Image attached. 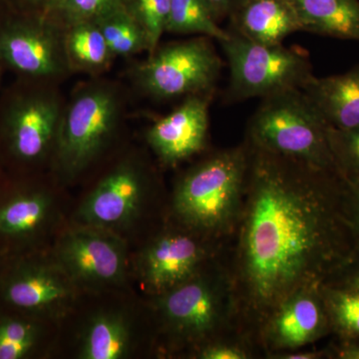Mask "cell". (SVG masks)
<instances>
[{"mask_svg": "<svg viewBox=\"0 0 359 359\" xmlns=\"http://www.w3.org/2000/svg\"><path fill=\"white\" fill-rule=\"evenodd\" d=\"M249 147L244 199L231 233L237 241L228 266L241 334L256 341L285 299L327 283L353 261L359 242L348 187L339 173Z\"/></svg>", "mask_w": 359, "mask_h": 359, "instance_id": "1", "label": "cell"}, {"mask_svg": "<svg viewBox=\"0 0 359 359\" xmlns=\"http://www.w3.org/2000/svg\"><path fill=\"white\" fill-rule=\"evenodd\" d=\"M249 164L250 147L245 142L192 168L175 191L179 221L212 240L231 237L242 209Z\"/></svg>", "mask_w": 359, "mask_h": 359, "instance_id": "2", "label": "cell"}, {"mask_svg": "<svg viewBox=\"0 0 359 359\" xmlns=\"http://www.w3.org/2000/svg\"><path fill=\"white\" fill-rule=\"evenodd\" d=\"M157 306L170 332L183 341L205 344L230 332L241 334L235 283L224 262L209 269L205 264L186 282L160 294Z\"/></svg>", "mask_w": 359, "mask_h": 359, "instance_id": "3", "label": "cell"}, {"mask_svg": "<svg viewBox=\"0 0 359 359\" xmlns=\"http://www.w3.org/2000/svg\"><path fill=\"white\" fill-rule=\"evenodd\" d=\"M248 126L250 145L318 169L339 173L327 125L302 89L262 99Z\"/></svg>", "mask_w": 359, "mask_h": 359, "instance_id": "4", "label": "cell"}, {"mask_svg": "<svg viewBox=\"0 0 359 359\" xmlns=\"http://www.w3.org/2000/svg\"><path fill=\"white\" fill-rule=\"evenodd\" d=\"M229 32L230 36L219 42L230 67L229 100L263 99L302 89L314 76L309 55L302 49L259 44Z\"/></svg>", "mask_w": 359, "mask_h": 359, "instance_id": "5", "label": "cell"}, {"mask_svg": "<svg viewBox=\"0 0 359 359\" xmlns=\"http://www.w3.org/2000/svg\"><path fill=\"white\" fill-rule=\"evenodd\" d=\"M120 107L114 89L95 84L80 90L62 110L55 146L65 173H79L103 150L117 126Z\"/></svg>", "mask_w": 359, "mask_h": 359, "instance_id": "6", "label": "cell"}, {"mask_svg": "<svg viewBox=\"0 0 359 359\" xmlns=\"http://www.w3.org/2000/svg\"><path fill=\"white\" fill-rule=\"evenodd\" d=\"M207 36L156 48L135 72L137 84L161 99L212 93L222 61Z\"/></svg>", "mask_w": 359, "mask_h": 359, "instance_id": "7", "label": "cell"}, {"mask_svg": "<svg viewBox=\"0 0 359 359\" xmlns=\"http://www.w3.org/2000/svg\"><path fill=\"white\" fill-rule=\"evenodd\" d=\"M330 334L332 327L320 285L302 289L285 299L264 323L256 341L271 356L301 349Z\"/></svg>", "mask_w": 359, "mask_h": 359, "instance_id": "8", "label": "cell"}, {"mask_svg": "<svg viewBox=\"0 0 359 359\" xmlns=\"http://www.w3.org/2000/svg\"><path fill=\"white\" fill-rule=\"evenodd\" d=\"M212 240L196 231H170L144 252L141 273L146 285L160 295L181 285L204 268L216 252Z\"/></svg>", "mask_w": 359, "mask_h": 359, "instance_id": "9", "label": "cell"}, {"mask_svg": "<svg viewBox=\"0 0 359 359\" xmlns=\"http://www.w3.org/2000/svg\"><path fill=\"white\" fill-rule=\"evenodd\" d=\"M0 59L39 79L57 77L68 66L63 37L41 23H13L0 30Z\"/></svg>", "mask_w": 359, "mask_h": 359, "instance_id": "10", "label": "cell"}, {"mask_svg": "<svg viewBox=\"0 0 359 359\" xmlns=\"http://www.w3.org/2000/svg\"><path fill=\"white\" fill-rule=\"evenodd\" d=\"M211 98L212 93L186 97L177 109L149 129V144L164 164H178L204 149Z\"/></svg>", "mask_w": 359, "mask_h": 359, "instance_id": "11", "label": "cell"}, {"mask_svg": "<svg viewBox=\"0 0 359 359\" xmlns=\"http://www.w3.org/2000/svg\"><path fill=\"white\" fill-rule=\"evenodd\" d=\"M62 110L53 94L33 93L18 99L6 118L7 141L13 154L25 162L46 154L55 143Z\"/></svg>", "mask_w": 359, "mask_h": 359, "instance_id": "12", "label": "cell"}, {"mask_svg": "<svg viewBox=\"0 0 359 359\" xmlns=\"http://www.w3.org/2000/svg\"><path fill=\"white\" fill-rule=\"evenodd\" d=\"M63 266L86 283L117 282L124 271V252L115 238L92 231L71 233L59 250Z\"/></svg>", "mask_w": 359, "mask_h": 359, "instance_id": "13", "label": "cell"}, {"mask_svg": "<svg viewBox=\"0 0 359 359\" xmlns=\"http://www.w3.org/2000/svg\"><path fill=\"white\" fill-rule=\"evenodd\" d=\"M143 193L141 172L132 165H121L90 194L80 210V216L85 223L93 226L126 224L138 212Z\"/></svg>", "mask_w": 359, "mask_h": 359, "instance_id": "14", "label": "cell"}, {"mask_svg": "<svg viewBox=\"0 0 359 359\" xmlns=\"http://www.w3.org/2000/svg\"><path fill=\"white\" fill-rule=\"evenodd\" d=\"M67 285L52 269L21 262L0 280V295L9 308L20 313H39L65 301Z\"/></svg>", "mask_w": 359, "mask_h": 359, "instance_id": "15", "label": "cell"}, {"mask_svg": "<svg viewBox=\"0 0 359 359\" xmlns=\"http://www.w3.org/2000/svg\"><path fill=\"white\" fill-rule=\"evenodd\" d=\"M230 18L231 32L259 44H283L292 33L302 32L290 0H243Z\"/></svg>", "mask_w": 359, "mask_h": 359, "instance_id": "16", "label": "cell"}, {"mask_svg": "<svg viewBox=\"0 0 359 359\" xmlns=\"http://www.w3.org/2000/svg\"><path fill=\"white\" fill-rule=\"evenodd\" d=\"M302 90L330 128L359 126V65L341 74L313 76Z\"/></svg>", "mask_w": 359, "mask_h": 359, "instance_id": "17", "label": "cell"}, {"mask_svg": "<svg viewBox=\"0 0 359 359\" xmlns=\"http://www.w3.org/2000/svg\"><path fill=\"white\" fill-rule=\"evenodd\" d=\"M302 32L359 41V0H290Z\"/></svg>", "mask_w": 359, "mask_h": 359, "instance_id": "18", "label": "cell"}, {"mask_svg": "<svg viewBox=\"0 0 359 359\" xmlns=\"http://www.w3.org/2000/svg\"><path fill=\"white\" fill-rule=\"evenodd\" d=\"M48 198L39 192L11 194L0 201V238L21 241L43 224L49 211Z\"/></svg>", "mask_w": 359, "mask_h": 359, "instance_id": "19", "label": "cell"}, {"mask_svg": "<svg viewBox=\"0 0 359 359\" xmlns=\"http://www.w3.org/2000/svg\"><path fill=\"white\" fill-rule=\"evenodd\" d=\"M68 66L85 71L103 69L114 57L94 21L69 25L63 37Z\"/></svg>", "mask_w": 359, "mask_h": 359, "instance_id": "20", "label": "cell"}, {"mask_svg": "<svg viewBox=\"0 0 359 359\" xmlns=\"http://www.w3.org/2000/svg\"><path fill=\"white\" fill-rule=\"evenodd\" d=\"M94 22L102 32L114 57L148 51L145 33L124 2L97 18Z\"/></svg>", "mask_w": 359, "mask_h": 359, "instance_id": "21", "label": "cell"}, {"mask_svg": "<svg viewBox=\"0 0 359 359\" xmlns=\"http://www.w3.org/2000/svg\"><path fill=\"white\" fill-rule=\"evenodd\" d=\"M129 348V330L120 316L104 314L91 321L82 346L85 359H119Z\"/></svg>", "mask_w": 359, "mask_h": 359, "instance_id": "22", "label": "cell"}, {"mask_svg": "<svg viewBox=\"0 0 359 359\" xmlns=\"http://www.w3.org/2000/svg\"><path fill=\"white\" fill-rule=\"evenodd\" d=\"M166 32L198 34L219 42L230 36L229 30L219 27L205 0H171Z\"/></svg>", "mask_w": 359, "mask_h": 359, "instance_id": "23", "label": "cell"}, {"mask_svg": "<svg viewBox=\"0 0 359 359\" xmlns=\"http://www.w3.org/2000/svg\"><path fill=\"white\" fill-rule=\"evenodd\" d=\"M320 292L332 334L340 340L359 339V290L323 283Z\"/></svg>", "mask_w": 359, "mask_h": 359, "instance_id": "24", "label": "cell"}, {"mask_svg": "<svg viewBox=\"0 0 359 359\" xmlns=\"http://www.w3.org/2000/svg\"><path fill=\"white\" fill-rule=\"evenodd\" d=\"M39 330L32 321L15 316L0 318V359H22L36 346Z\"/></svg>", "mask_w": 359, "mask_h": 359, "instance_id": "25", "label": "cell"}, {"mask_svg": "<svg viewBox=\"0 0 359 359\" xmlns=\"http://www.w3.org/2000/svg\"><path fill=\"white\" fill-rule=\"evenodd\" d=\"M327 140L335 167L341 178L351 183L359 178V126L337 130L327 127Z\"/></svg>", "mask_w": 359, "mask_h": 359, "instance_id": "26", "label": "cell"}, {"mask_svg": "<svg viewBox=\"0 0 359 359\" xmlns=\"http://www.w3.org/2000/svg\"><path fill=\"white\" fill-rule=\"evenodd\" d=\"M171 0H131L128 6L145 33L150 54L159 46L163 33L166 32Z\"/></svg>", "mask_w": 359, "mask_h": 359, "instance_id": "27", "label": "cell"}, {"mask_svg": "<svg viewBox=\"0 0 359 359\" xmlns=\"http://www.w3.org/2000/svg\"><path fill=\"white\" fill-rule=\"evenodd\" d=\"M121 4L123 0H58L53 7L71 25L94 21Z\"/></svg>", "mask_w": 359, "mask_h": 359, "instance_id": "28", "label": "cell"}, {"mask_svg": "<svg viewBox=\"0 0 359 359\" xmlns=\"http://www.w3.org/2000/svg\"><path fill=\"white\" fill-rule=\"evenodd\" d=\"M250 355L247 344L226 339L207 342L198 351L200 359H248Z\"/></svg>", "mask_w": 359, "mask_h": 359, "instance_id": "29", "label": "cell"}, {"mask_svg": "<svg viewBox=\"0 0 359 359\" xmlns=\"http://www.w3.org/2000/svg\"><path fill=\"white\" fill-rule=\"evenodd\" d=\"M325 283L359 290V250L353 261Z\"/></svg>", "mask_w": 359, "mask_h": 359, "instance_id": "30", "label": "cell"}, {"mask_svg": "<svg viewBox=\"0 0 359 359\" xmlns=\"http://www.w3.org/2000/svg\"><path fill=\"white\" fill-rule=\"evenodd\" d=\"M327 351L330 358L359 359V339H337Z\"/></svg>", "mask_w": 359, "mask_h": 359, "instance_id": "31", "label": "cell"}, {"mask_svg": "<svg viewBox=\"0 0 359 359\" xmlns=\"http://www.w3.org/2000/svg\"><path fill=\"white\" fill-rule=\"evenodd\" d=\"M348 187L349 209H351V219L355 231L356 237L359 242V178L354 180L351 183H347Z\"/></svg>", "mask_w": 359, "mask_h": 359, "instance_id": "32", "label": "cell"}, {"mask_svg": "<svg viewBox=\"0 0 359 359\" xmlns=\"http://www.w3.org/2000/svg\"><path fill=\"white\" fill-rule=\"evenodd\" d=\"M242 1L243 0H205L218 21L226 16H230Z\"/></svg>", "mask_w": 359, "mask_h": 359, "instance_id": "33", "label": "cell"}, {"mask_svg": "<svg viewBox=\"0 0 359 359\" xmlns=\"http://www.w3.org/2000/svg\"><path fill=\"white\" fill-rule=\"evenodd\" d=\"M278 359H320V358H330L328 355L327 349L325 351H285V353H280L273 354L271 358Z\"/></svg>", "mask_w": 359, "mask_h": 359, "instance_id": "34", "label": "cell"}, {"mask_svg": "<svg viewBox=\"0 0 359 359\" xmlns=\"http://www.w3.org/2000/svg\"><path fill=\"white\" fill-rule=\"evenodd\" d=\"M26 1L29 2V4H34V6L53 7L55 6V4L58 0H26Z\"/></svg>", "mask_w": 359, "mask_h": 359, "instance_id": "35", "label": "cell"}]
</instances>
